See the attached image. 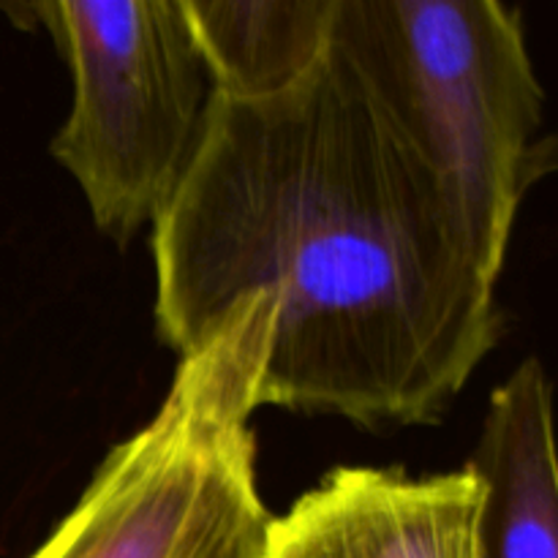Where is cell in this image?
Here are the masks:
<instances>
[{
	"instance_id": "6da1fadb",
	"label": "cell",
	"mask_w": 558,
	"mask_h": 558,
	"mask_svg": "<svg viewBox=\"0 0 558 558\" xmlns=\"http://www.w3.org/2000/svg\"><path fill=\"white\" fill-rule=\"evenodd\" d=\"M150 245L153 319L178 357L240 298H270L262 407L434 425L505 336L499 278L332 36L276 96L213 93Z\"/></svg>"
},
{
	"instance_id": "8992f818",
	"label": "cell",
	"mask_w": 558,
	"mask_h": 558,
	"mask_svg": "<svg viewBox=\"0 0 558 558\" xmlns=\"http://www.w3.org/2000/svg\"><path fill=\"white\" fill-rule=\"evenodd\" d=\"M463 466L483 485V558H558L554 392L543 360L526 357L490 392Z\"/></svg>"
},
{
	"instance_id": "277c9868",
	"label": "cell",
	"mask_w": 558,
	"mask_h": 558,
	"mask_svg": "<svg viewBox=\"0 0 558 558\" xmlns=\"http://www.w3.org/2000/svg\"><path fill=\"white\" fill-rule=\"evenodd\" d=\"M22 11L71 74V107L49 153L98 232L125 248L178 194L213 101L183 3L47 0Z\"/></svg>"
},
{
	"instance_id": "3957f363",
	"label": "cell",
	"mask_w": 558,
	"mask_h": 558,
	"mask_svg": "<svg viewBox=\"0 0 558 558\" xmlns=\"http://www.w3.org/2000/svg\"><path fill=\"white\" fill-rule=\"evenodd\" d=\"M270 330V298H240L27 558H259L270 512L254 417Z\"/></svg>"
},
{
	"instance_id": "52a82bcc",
	"label": "cell",
	"mask_w": 558,
	"mask_h": 558,
	"mask_svg": "<svg viewBox=\"0 0 558 558\" xmlns=\"http://www.w3.org/2000/svg\"><path fill=\"white\" fill-rule=\"evenodd\" d=\"M180 3L218 96H276L303 80L330 47L336 0Z\"/></svg>"
},
{
	"instance_id": "5b68a950",
	"label": "cell",
	"mask_w": 558,
	"mask_h": 558,
	"mask_svg": "<svg viewBox=\"0 0 558 558\" xmlns=\"http://www.w3.org/2000/svg\"><path fill=\"white\" fill-rule=\"evenodd\" d=\"M483 485L445 474L338 466L267 521L259 558H483Z\"/></svg>"
},
{
	"instance_id": "7a4b0ae2",
	"label": "cell",
	"mask_w": 558,
	"mask_h": 558,
	"mask_svg": "<svg viewBox=\"0 0 558 558\" xmlns=\"http://www.w3.org/2000/svg\"><path fill=\"white\" fill-rule=\"evenodd\" d=\"M332 38L501 281L523 202L556 169L523 11L499 0H336Z\"/></svg>"
}]
</instances>
